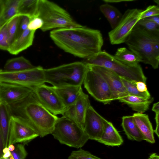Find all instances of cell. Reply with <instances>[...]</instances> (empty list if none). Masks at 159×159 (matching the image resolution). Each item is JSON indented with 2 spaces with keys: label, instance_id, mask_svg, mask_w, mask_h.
Returning a JSON list of instances; mask_svg holds the SVG:
<instances>
[{
  "label": "cell",
  "instance_id": "cell-1",
  "mask_svg": "<svg viewBox=\"0 0 159 159\" xmlns=\"http://www.w3.org/2000/svg\"><path fill=\"white\" fill-rule=\"evenodd\" d=\"M50 36L60 48L84 59L101 52L103 43L99 30L83 26L56 29L50 32Z\"/></svg>",
  "mask_w": 159,
  "mask_h": 159
},
{
  "label": "cell",
  "instance_id": "cell-2",
  "mask_svg": "<svg viewBox=\"0 0 159 159\" xmlns=\"http://www.w3.org/2000/svg\"><path fill=\"white\" fill-rule=\"evenodd\" d=\"M8 105L11 115L22 118L41 137L51 134L59 118L42 106L33 92L23 99Z\"/></svg>",
  "mask_w": 159,
  "mask_h": 159
},
{
  "label": "cell",
  "instance_id": "cell-3",
  "mask_svg": "<svg viewBox=\"0 0 159 159\" xmlns=\"http://www.w3.org/2000/svg\"><path fill=\"white\" fill-rule=\"evenodd\" d=\"M125 43L141 62L158 68L159 31H148L136 24Z\"/></svg>",
  "mask_w": 159,
  "mask_h": 159
},
{
  "label": "cell",
  "instance_id": "cell-4",
  "mask_svg": "<svg viewBox=\"0 0 159 159\" xmlns=\"http://www.w3.org/2000/svg\"><path fill=\"white\" fill-rule=\"evenodd\" d=\"M88 68L83 61H76L44 69L45 83L55 87L81 86Z\"/></svg>",
  "mask_w": 159,
  "mask_h": 159
},
{
  "label": "cell",
  "instance_id": "cell-5",
  "mask_svg": "<svg viewBox=\"0 0 159 159\" xmlns=\"http://www.w3.org/2000/svg\"><path fill=\"white\" fill-rule=\"evenodd\" d=\"M37 16L43 21L40 29L43 32L53 29L82 26L75 21L65 10L55 3L39 0Z\"/></svg>",
  "mask_w": 159,
  "mask_h": 159
},
{
  "label": "cell",
  "instance_id": "cell-6",
  "mask_svg": "<svg viewBox=\"0 0 159 159\" xmlns=\"http://www.w3.org/2000/svg\"><path fill=\"white\" fill-rule=\"evenodd\" d=\"M82 61L86 64L107 68L128 80L140 81L146 83L147 77L139 64L133 66L126 65L115 59L113 56L105 51H101L84 59Z\"/></svg>",
  "mask_w": 159,
  "mask_h": 159
},
{
  "label": "cell",
  "instance_id": "cell-7",
  "mask_svg": "<svg viewBox=\"0 0 159 159\" xmlns=\"http://www.w3.org/2000/svg\"><path fill=\"white\" fill-rule=\"evenodd\" d=\"M51 134L60 143L77 148L89 139L84 129L64 116L58 118Z\"/></svg>",
  "mask_w": 159,
  "mask_h": 159
},
{
  "label": "cell",
  "instance_id": "cell-8",
  "mask_svg": "<svg viewBox=\"0 0 159 159\" xmlns=\"http://www.w3.org/2000/svg\"><path fill=\"white\" fill-rule=\"evenodd\" d=\"M0 82L12 84L31 89L45 83L44 69L41 66L17 72L0 69Z\"/></svg>",
  "mask_w": 159,
  "mask_h": 159
},
{
  "label": "cell",
  "instance_id": "cell-9",
  "mask_svg": "<svg viewBox=\"0 0 159 159\" xmlns=\"http://www.w3.org/2000/svg\"><path fill=\"white\" fill-rule=\"evenodd\" d=\"M88 66L83 84L88 93L96 100L104 104L112 101V93L107 83L98 73Z\"/></svg>",
  "mask_w": 159,
  "mask_h": 159
},
{
  "label": "cell",
  "instance_id": "cell-10",
  "mask_svg": "<svg viewBox=\"0 0 159 159\" xmlns=\"http://www.w3.org/2000/svg\"><path fill=\"white\" fill-rule=\"evenodd\" d=\"M143 10L137 8L128 9L123 15L117 26L108 33L111 44L125 42L134 27L140 19Z\"/></svg>",
  "mask_w": 159,
  "mask_h": 159
},
{
  "label": "cell",
  "instance_id": "cell-11",
  "mask_svg": "<svg viewBox=\"0 0 159 159\" xmlns=\"http://www.w3.org/2000/svg\"><path fill=\"white\" fill-rule=\"evenodd\" d=\"M39 102L50 112L56 116H63L66 108L53 89L44 84L31 88Z\"/></svg>",
  "mask_w": 159,
  "mask_h": 159
},
{
  "label": "cell",
  "instance_id": "cell-12",
  "mask_svg": "<svg viewBox=\"0 0 159 159\" xmlns=\"http://www.w3.org/2000/svg\"><path fill=\"white\" fill-rule=\"evenodd\" d=\"M39 136L24 119L11 115L8 146L19 143L25 144Z\"/></svg>",
  "mask_w": 159,
  "mask_h": 159
},
{
  "label": "cell",
  "instance_id": "cell-13",
  "mask_svg": "<svg viewBox=\"0 0 159 159\" xmlns=\"http://www.w3.org/2000/svg\"><path fill=\"white\" fill-rule=\"evenodd\" d=\"M87 65L91 69L100 74L106 81L112 93V101L129 95L120 76L116 74L102 66Z\"/></svg>",
  "mask_w": 159,
  "mask_h": 159
},
{
  "label": "cell",
  "instance_id": "cell-14",
  "mask_svg": "<svg viewBox=\"0 0 159 159\" xmlns=\"http://www.w3.org/2000/svg\"><path fill=\"white\" fill-rule=\"evenodd\" d=\"M33 91L28 88L17 84L0 82V102L9 105L20 101Z\"/></svg>",
  "mask_w": 159,
  "mask_h": 159
},
{
  "label": "cell",
  "instance_id": "cell-15",
  "mask_svg": "<svg viewBox=\"0 0 159 159\" xmlns=\"http://www.w3.org/2000/svg\"><path fill=\"white\" fill-rule=\"evenodd\" d=\"M103 117L90 105L88 108L84 119V130L89 139L98 140L103 131Z\"/></svg>",
  "mask_w": 159,
  "mask_h": 159
},
{
  "label": "cell",
  "instance_id": "cell-16",
  "mask_svg": "<svg viewBox=\"0 0 159 159\" xmlns=\"http://www.w3.org/2000/svg\"><path fill=\"white\" fill-rule=\"evenodd\" d=\"M90 105L89 96L83 92L75 103L66 109L62 116L71 120L84 129L86 111Z\"/></svg>",
  "mask_w": 159,
  "mask_h": 159
},
{
  "label": "cell",
  "instance_id": "cell-17",
  "mask_svg": "<svg viewBox=\"0 0 159 159\" xmlns=\"http://www.w3.org/2000/svg\"><path fill=\"white\" fill-rule=\"evenodd\" d=\"M103 131L100 138L97 141L112 147L121 145L123 139L112 123L103 119Z\"/></svg>",
  "mask_w": 159,
  "mask_h": 159
},
{
  "label": "cell",
  "instance_id": "cell-18",
  "mask_svg": "<svg viewBox=\"0 0 159 159\" xmlns=\"http://www.w3.org/2000/svg\"><path fill=\"white\" fill-rule=\"evenodd\" d=\"M66 109L73 105L82 93L81 86H52Z\"/></svg>",
  "mask_w": 159,
  "mask_h": 159
},
{
  "label": "cell",
  "instance_id": "cell-19",
  "mask_svg": "<svg viewBox=\"0 0 159 159\" xmlns=\"http://www.w3.org/2000/svg\"><path fill=\"white\" fill-rule=\"evenodd\" d=\"M132 116L144 140L151 143H154V130L148 115L137 112L134 113Z\"/></svg>",
  "mask_w": 159,
  "mask_h": 159
},
{
  "label": "cell",
  "instance_id": "cell-20",
  "mask_svg": "<svg viewBox=\"0 0 159 159\" xmlns=\"http://www.w3.org/2000/svg\"><path fill=\"white\" fill-rule=\"evenodd\" d=\"M35 31L27 29L15 39L7 51L11 54L16 55L27 49L33 44Z\"/></svg>",
  "mask_w": 159,
  "mask_h": 159
},
{
  "label": "cell",
  "instance_id": "cell-21",
  "mask_svg": "<svg viewBox=\"0 0 159 159\" xmlns=\"http://www.w3.org/2000/svg\"><path fill=\"white\" fill-rule=\"evenodd\" d=\"M153 98L149 99L131 95H127L118 99L120 102L127 104L132 109L138 113H143L149 108Z\"/></svg>",
  "mask_w": 159,
  "mask_h": 159
},
{
  "label": "cell",
  "instance_id": "cell-22",
  "mask_svg": "<svg viewBox=\"0 0 159 159\" xmlns=\"http://www.w3.org/2000/svg\"><path fill=\"white\" fill-rule=\"evenodd\" d=\"M11 114L7 105L0 102V130L4 147H8Z\"/></svg>",
  "mask_w": 159,
  "mask_h": 159
},
{
  "label": "cell",
  "instance_id": "cell-23",
  "mask_svg": "<svg viewBox=\"0 0 159 159\" xmlns=\"http://www.w3.org/2000/svg\"><path fill=\"white\" fill-rule=\"evenodd\" d=\"M122 119L121 125L128 139L138 142L144 140L134 121L132 116H124Z\"/></svg>",
  "mask_w": 159,
  "mask_h": 159
},
{
  "label": "cell",
  "instance_id": "cell-24",
  "mask_svg": "<svg viewBox=\"0 0 159 159\" xmlns=\"http://www.w3.org/2000/svg\"><path fill=\"white\" fill-rule=\"evenodd\" d=\"M114 57L122 63L129 66H135L141 62V59L137 55L125 47L118 48Z\"/></svg>",
  "mask_w": 159,
  "mask_h": 159
},
{
  "label": "cell",
  "instance_id": "cell-25",
  "mask_svg": "<svg viewBox=\"0 0 159 159\" xmlns=\"http://www.w3.org/2000/svg\"><path fill=\"white\" fill-rule=\"evenodd\" d=\"M35 66L24 57L20 56L8 60L3 70L8 72H17L31 69Z\"/></svg>",
  "mask_w": 159,
  "mask_h": 159
},
{
  "label": "cell",
  "instance_id": "cell-26",
  "mask_svg": "<svg viewBox=\"0 0 159 159\" xmlns=\"http://www.w3.org/2000/svg\"><path fill=\"white\" fill-rule=\"evenodd\" d=\"M99 8L109 21L112 29H114L122 16L121 12L116 7L107 3L101 5Z\"/></svg>",
  "mask_w": 159,
  "mask_h": 159
},
{
  "label": "cell",
  "instance_id": "cell-27",
  "mask_svg": "<svg viewBox=\"0 0 159 159\" xmlns=\"http://www.w3.org/2000/svg\"><path fill=\"white\" fill-rule=\"evenodd\" d=\"M39 0H20L17 15L26 16L31 19L37 16Z\"/></svg>",
  "mask_w": 159,
  "mask_h": 159
},
{
  "label": "cell",
  "instance_id": "cell-28",
  "mask_svg": "<svg viewBox=\"0 0 159 159\" xmlns=\"http://www.w3.org/2000/svg\"><path fill=\"white\" fill-rule=\"evenodd\" d=\"M20 0H4V6L0 17V27L17 15Z\"/></svg>",
  "mask_w": 159,
  "mask_h": 159
},
{
  "label": "cell",
  "instance_id": "cell-29",
  "mask_svg": "<svg viewBox=\"0 0 159 159\" xmlns=\"http://www.w3.org/2000/svg\"><path fill=\"white\" fill-rule=\"evenodd\" d=\"M121 80L129 95L135 96L145 98L149 99L151 97L149 92L148 91L140 92L137 89L135 83V81L128 80L120 77Z\"/></svg>",
  "mask_w": 159,
  "mask_h": 159
},
{
  "label": "cell",
  "instance_id": "cell-30",
  "mask_svg": "<svg viewBox=\"0 0 159 159\" xmlns=\"http://www.w3.org/2000/svg\"><path fill=\"white\" fill-rule=\"evenodd\" d=\"M20 17V16L17 15L7 22V30L10 46L16 38Z\"/></svg>",
  "mask_w": 159,
  "mask_h": 159
},
{
  "label": "cell",
  "instance_id": "cell-31",
  "mask_svg": "<svg viewBox=\"0 0 159 159\" xmlns=\"http://www.w3.org/2000/svg\"><path fill=\"white\" fill-rule=\"evenodd\" d=\"M68 159H102L91 153L88 151L80 149L73 151Z\"/></svg>",
  "mask_w": 159,
  "mask_h": 159
},
{
  "label": "cell",
  "instance_id": "cell-32",
  "mask_svg": "<svg viewBox=\"0 0 159 159\" xmlns=\"http://www.w3.org/2000/svg\"><path fill=\"white\" fill-rule=\"evenodd\" d=\"M7 23L0 28V49L8 51L10 44L7 30Z\"/></svg>",
  "mask_w": 159,
  "mask_h": 159
},
{
  "label": "cell",
  "instance_id": "cell-33",
  "mask_svg": "<svg viewBox=\"0 0 159 159\" xmlns=\"http://www.w3.org/2000/svg\"><path fill=\"white\" fill-rule=\"evenodd\" d=\"M136 24L148 31H159V25L147 18L139 19Z\"/></svg>",
  "mask_w": 159,
  "mask_h": 159
},
{
  "label": "cell",
  "instance_id": "cell-34",
  "mask_svg": "<svg viewBox=\"0 0 159 159\" xmlns=\"http://www.w3.org/2000/svg\"><path fill=\"white\" fill-rule=\"evenodd\" d=\"M11 152V154L14 159H25L27 153L23 143L15 145L14 150Z\"/></svg>",
  "mask_w": 159,
  "mask_h": 159
},
{
  "label": "cell",
  "instance_id": "cell-35",
  "mask_svg": "<svg viewBox=\"0 0 159 159\" xmlns=\"http://www.w3.org/2000/svg\"><path fill=\"white\" fill-rule=\"evenodd\" d=\"M156 15H159V6L157 5H150L146 9L143 10L140 16V19Z\"/></svg>",
  "mask_w": 159,
  "mask_h": 159
},
{
  "label": "cell",
  "instance_id": "cell-36",
  "mask_svg": "<svg viewBox=\"0 0 159 159\" xmlns=\"http://www.w3.org/2000/svg\"><path fill=\"white\" fill-rule=\"evenodd\" d=\"M30 20L27 16H20L16 38L28 29V26Z\"/></svg>",
  "mask_w": 159,
  "mask_h": 159
},
{
  "label": "cell",
  "instance_id": "cell-37",
  "mask_svg": "<svg viewBox=\"0 0 159 159\" xmlns=\"http://www.w3.org/2000/svg\"><path fill=\"white\" fill-rule=\"evenodd\" d=\"M43 25V22L40 17L37 16L31 19L28 26L30 30L35 31L38 29H41Z\"/></svg>",
  "mask_w": 159,
  "mask_h": 159
},
{
  "label": "cell",
  "instance_id": "cell-38",
  "mask_svg": "<svg viewBox=\"0 0 159 159\" xmlns=\"http://www.w3.org/2000/svg\"><path fill=\"white\" fill-rule=\"evenodd\" d=\"M152 110L155 113V119L156 122V127L154 133L159 137V103L158 102L153 104Z\"/></svg>",
  "mask_w": 159,
  "mask_h": 159
},
{
  "label": "cell",
  "instance_id": "cell-39",
  "mask_svg": "<svg viewBox=\"0 0 159 159\" xmlns=\"http://www.w3.org/2000/svg\"><path fill=\"white\" fill-rule=\"evenodd\" d=\"M135 83L137 89L140 92H144L148 91L146 83L140 81H135Z\"/></svg>",
  "mask_w": 159,
  "mask_h": 159
},
{
  "label": "cell",
  "instance_id": "cell-40",
  "mask_svg": "<svg viewBox=\"0 0 159 159\" xmlns=\"http://www.w3.org/2000/svg\"><path fill=\"white\" fill-rule=\"evenodd\" d=\"M4 148V141L2 135L0 130V158L2 157L3 153L2 150Z\"/></svg>",
  "mask_w": 159,
  "mask_h": 159
},
{
  "label": "cell",
  "instance_id": "cell-41",
  "mask_svg": "<svg viewBox=\"0 0 159 159\" xmlns=\"http://www.w3.org/2000/svg\"><path fill=\"white\" fill-rule=\"evenodd\" d=\"M146 18L159 25V15L152 16Z\"/></svg>",
  "mask_w": 159,
  "mask_h": 159
},
{
  "label": "cell",
  "instance_id": "cell-42",
  "mask_svg": "<svg viewBox=\"0 0 159 159\" xmlns=\"http://www.w3.org/2000/svg\"><path fill=\"white\" fill-rule=\"evenodd\" d=\"M104 2L107 3H118L124 2H130L134 1V0H104Z\"/></svg>",
  "mask_w": 159,
  "mask_h": 159
},
{
  "label": "cell",
  "instance_id": "cell-43",
  "mask_svg": "<svg viewBox=\"0 0 159 159\" xmlns=\"http://www.w3.org/2000/svg\"><path fill=\"white\" fill-rule=\"evenodd\" d=\"M4 6V0H0V17L2 13Z\"/></svg>",
  "mask_w": 159,
  "mask_h": 159
},
{
  "label": "cell",
  "instance_id": "cell-44",
  "mask_svg": "<svg viewBox=\"0 0 159 159\" xmlns=\"http://www.w3.org/2000/svg\"><path fill=\"white\" fill-rule=\"evenodd\" d=\"M148 159H159V156L156 153L152 154Z\"/></svg>",
  "mask_w": 159,
  "mask_h": 159
},
{
  "label": "cell",
  "instance_id": "cell-45",
  "mask_svg": "<svg viewBox=\"0 0 159 159\" xmlns=\"http://www.w3.org/2000/svg\"><path fill=\"white\" fill-rule=\"evenodd\" d=\"M11 156V152L9 151L3 155L2 157L3 158H9Z\"/></svg>",
  "mask_w": 159,
  "mask_h": 159
},
{
  "label": "cell",
  "instance_id": "cell-46",
  "mask_svg": "<svg viewBox=\"0 0 159 159\" xmlns=\"http://www.w3.org/2000/svg\"><path fill=\"white\" fill-rule=\"evenodd\" d=\"M8 147L10 152L13 151L15 149V146L13 144H11L8 146Z\"/></svg>",
  "mask_w": 159,
  "mask_h": 159
},
{
  "label": "cell",
  "instance_id": "cell-47",
  "mask_svg": "<svg viewBox=\"0 0 159 159\" xmlns=\"http://www.w3.org/2000/svg\"><path fill=\"white\" fill-rule=\"evenodd\" d=\"M9 150L8 147H4L3 149L2 152L4 154L9 151Z\"/></svg>",
  "mask_w": 159,
  "mask_h": 159
},
{
  "label": "cell",
  "instance_id": "cell-48",
  "mask_svg": "<svg viewBox=\"0 0 159 159\" xmlns=\"http://www.w3.org/2000/svg\"><path fill=\"white\" fill-rule=\"evenodd\" d=\"M154 1L157 3V5L159 6V1L158 0H154Z\"/></svg>",
  "mask_w": 159,
  "mask_h": 159
},
{
  "label": "cell",
  "instance_id": "cell-49",
  "mask_svg": "<svg viewBox=\"0 0 159 159\" xmlns=\"http://www.w3.org/2000/svg\"><path fill=\"white\" fill-rule=\"evenodd\" d=\"M10 158V157H9ZM3 158L2 157L1 158H0V159H10V158Z\"/></svg>",
  "mask_w": 159,
  "mask_h": 159
},
{
  "label": "cell",
  "instance_id": "cell-50",
  "mask_svg": "<svg viewBox=\"0 0 159 159\" xmlns=\"http://www.w3.org/2000/svg\"><path fill=\"white\" fill-rule=\"evenodd\" d=\"M9 158H10V159H14L13 158V157H12V156L11 155V156H10Z\"/></svg>",
  "mask_w": 159,
  "mask_h": 159
},
{
  "label": "cell",
  "instance_id": "cell-51",
  "mask_svg": "<svg viewBox=\"0 0 159 159\" xmlns=\"http://www.w3.org/2000/svg\"></svg>",
  "mask_w": 159,
  "mask_h": 159
}]
</instances>
